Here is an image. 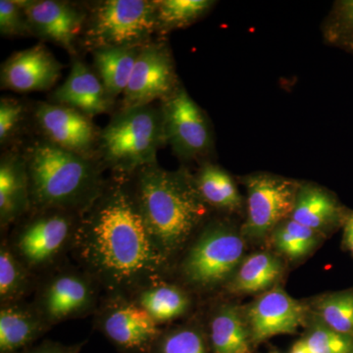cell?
<instances>
[{
    "instance_id": "obj_9",
    "label": "cell",
    "mask_w": 353,
    "mask_h": 353,
    "mask_svg": "<svg viewBox=\"0 0 353 353\" xmlns=\"http://www.w3.org/2000/svg\"><path fill=\"white\" fill-rule=\"evenodd\" d=\"M165 143L185 161L201 160L212 152L214 141L206 113L183 85L162 101Z\"/></svg>"
},
{
    "instance_id": "obj_26",
    "label": "cell",
    "mask_w": 353,
    "mask_h": 353,
    "mask_svg": "<svg viewBox=\"0 0 353 353\" xmlns=\"http://www.w3.org/2000/svg\"><path fill=\"white\" fill-rule=\"evenodd\" d=\"M32 272L14 253L8 241L0 246V301L19 303L32 288Z\"/></svg>"
},
{
    "instance_id": "obj_28",
    "label": "cell",
    "mask_w": 353,
    "mask_h": 353,
    "mask_svg": "<svg viewBox=\"0 0 353 353\" xmlns=\"http://www.w3.org/2000/svg\"><path fill=\"white\" fill-rule=\"evenodd\" d=\"M316 310L325 326L353 338V288L322 296Z\"/></svg>"
},
{
    "instance_id": "obj_14",
    "label": "cell",
    "mask_w": 353,
    "mask_h": 353,
    "mask_svg": "<svg viewBox=\"0 0 353 353\" xmlns=\"http://www.w3.org/2000/svg\"><path fill=\"white\" fill-rule=\"evenodd\" d=\"M15 1L24 10L34 36L76 54L75 41L87 22V12L69 2L57 0Z\"/></svg>"
},
{
    "instance_id": "obj_20",
    "label": "cell",
    "mask_w": 353,
    "mask_h": 353,
    "mask_svg": "<svg viewBox=\"0 0 353 353\" xmlns=\"http://www.w3.org/2000/svg\"><path fill=\"white\" fill-rule=\"evenodd\" d=\"M50 328L34 305L2 304L0 309V353H22Z\"/></svg>"
},
{
    "instance_id": "obj_18",
    "label": "cell",
    "mask_w": 353,
    "mask_h": 353,
    "mask_svg": "<svg viewBox=\"0 0 353 353\" xmlns=\"http://www.w3.org/2000/svg\"><path fill=\"white\" fill-rule=\"evenodd\" d=\"M32 208L24 155L8 153L0 162V224L10 226Z\"/></svg>"
},
{
    "instance_id": "obj_27",
    "label": "cell",
    "mask_w": 353,
    "mask_h": 353,
    "mask_svg": "<svg viewBox=\"0 0 353 353\" xmlns=\"http://www.w3.org/2000/svg\"><path fill=\"white\" fill-rule=\"evenodd\" d=\"M213 0H159L157 1V31L168 32L189 27L208 15Z\"/></svg>"
},
{
    "instance_id": "obj_17",
    "label": "cell",
    "mask_w": 353,
    "mask_h": 353,
    "mask_svg": "<svg viewBox=\"0 0 353 353\" xmlns=\"http://www.w3.org/2000/svg\"><path fill=\"white\" fill-rule=\"evenodd\" d=\"M52 103L68 106L92 118L109 112L113 101L99 76L75 58L68 78L53 92Z\"/></svg>"
},
{
    "instance_id": "obj_16",
    "label": "cell",
    "mask_w": 353,
    "mask_h": 353,
    "mask_svg": "<svg viewBox=\"0 0 353 353\" xmlns=\"http://www.w3.org/2000/svg\"><path fill=\"white\" fill-rule=\"evenodd\" d=\"M62 69L50 50L38 44L14 53L2 64L1 88L18 92L48 90L59 80Z\"/></svg>"
},
{
    "instance_id": "obj_21",
    "label": "cell",
    "mask_w": 353,
    "mask_h": 353,
    "mask_svg": "<svg viewBox=\"0 0 353 353\" xmlns=\"http://www.w3.org/2000/svg\"><path fill=\"white\" fill-rule=\"evenodd\" d=\"M143 46L102 48L92 50L97 75L112 101L126 90Z\"/></svg>"
},
{
    "instance_id": "obj_3",
    "label": "cell",
    "mask_w": 353,
    "mask_h": 353,
    "mask_svg": "<svg viewBox=\"0 0 353 353\" xmlns=\"http://www.w3.org/2000/svg\"><path fill=\"white\" fill-rule=\"evenodd\" d=\"M32 208L60 209L82 214L101 194L105 183L99 164L53 145L36 141L24 154Z\"/></svg>"
},
{
    "instance_id": "obj_33",
    "label": "cell",
    "mask_w": 353,
    "mask_h": 353,
    "mask_svg": "<svg viewBox=\"0 0 353 353\" xmlns=\"http://www.w3.org/2000/svg\"><path fill=\"white\" fill-rule=\"evenodd\" d=\"M0 34L3 37L34 36L24 10L15 0L0 1Z\"/></svg>"
},
{
    "instance_id": "obj_12",
    "label": "cell",
    "mask_w": 353,
    "mask_h": 353,
    "mask_svg": "<svg viewBox=\"0 0 353 353\" xmlns=\"http://www.w3.org/2000/svg\"><path fill=\"white\" fill-rule=\"evenodd\" d=\"M180 85L168 44L150 41L141 48L126 90L122 108L150 105L164 101Z\"/></svg>"
},
{
    "instance_id": "obj_23",
    "label": "cell",
    "mask_w": 353,
    "mask_h": 353,
    "mask_svg": "<svg viewBox=\"0 0 353 353\" xmlns=\"http://www.w3.org/2000/svg\"><path fill=\"white\" fill-rule=\"evenodd\" d=\"M213 353H250L252 340L245 318L234 305L225 304L215 311L209 325Z\"/></svg>"
},
{
    "instance_id": "obj_19",
    "label": "cell",
    "mask_w": 353,
    "mask_h": 353,
    "mask_svg": "<svg viewBox=\"0 0 353 353\" xmlns=\"http://www.w3.org/2000/svg\"><path fill=\"white\" fill-rule=\"evenodd\" d=\"M345 211L347 208L333 192L314 183H301L290 218L318 233H324L341 227Z\"/></svg>"
},
{
    "instance_id": "obj_15",
    "label": "cell",
    "mask_w": 353,
    "mask_h": 353,
    "mask_svg": "<svg viewBox=\"0 0 353 353\" xmlns=\"http://www.w3.org/2000/svg\"><path fill=\"white\" fill-rule=\"evenodd\" d=\"M306 309L285 290H267L248 308L245 320L252 343L278 334H294L303 326Z\"/></svg>"
},
{
    "instance_id": "obj_35",
    "label": "cell",
    "mask_w": 353,
    "mask_h": 353,
    "mask_svg": "<svg viewBox=\"0 0 353 353\" xmlns=\"http://www.w3.org/2000/svg\"><path fill=\"white\" fill-rule=\"evenodd\" d=\"M85 343L63 345L57 341H46L39 345H32L22 353H80Z\"/></svg>"
},
{
    "instance_id": "obj_24",
    "label": "cell",
    "mask_w": 353,
    "mask_h": 353,
    "mask_svg": "<svg viewBox=\"0 0 353 353\" xmlns=\"http://www.w3.org/2000/svg\"><path fill=\"white\" fill-rule=\"evenodd\" d=\"M194 180L199 194L209 208L228 212H238L243 208V199L233 176L219 165L202 162Z\"/></svg>"
},
{
    "instance_id": "obj_29",
    "label": "cell",
    "mask_w": 353,
    "mask_h": 353,
    "mask_svg": "<svg viewBox=\"0 0 353 353\" xmlns=\"http://www.w3.org/2000/svg\"><path fill=\"white\" fill-rule=\"evenodd\" d=\"M276 248L292 260L303 259L315 248L319 233L299 224L292 218L285 220L273 232Z\"/></svg>"
},
{
    "instance_id": "obj_8",
    "label": "cell",
    "mask_w": 353,
    "mask_h": 353,
    "mask_svg": "<svg viewBox=\"0 0 353 353\" xmlns=\"http://www.w3.org/2000/svg\"><path fill=\"white\" fill-rule=\"evenodd\" d=\"M246 189V219L241 234L262 239L294 211L301 183L285 176L254 173L241 179Z\"/></svg>"
},
{
    "instance_id": "obj_37",
    "label": "cell",
    "mask_w": 353,
    "mask_h": 353,
    "mask_svg": "<svg viewBox=\"0 0 353 353\" xmlns=\"http://www.w3.org/2000/svg\"><path fill=\"white\" fill-rule=\"evenodd\" d=\"M290 353H311L310 350L306 345V343H304L303 339V340L296 341L294 343V347H292V350H290Z\"/></svg>"
},
{
    "instance_id": "obj_7",
    "label": "cell",
    "mask_w": 353,
    "mask_h": 353,
    "mask_svg": "<svg viewBox=\"0 0 353 353\" xmlns=\"http://www.w3.org/2000/svg\"><path fill=\"white\" fill-rule=\"evenodd\" d=\"M80 215L60 209H37L16 229L9 245L32 273L43 270L72 248Z\"/></svg>"
},
{
    "instance_id": "obj_36",
    "label": "cell",
    "mask_w": 353,
    "mask_h": 353,
    "mask_svg": "<svg viewBox=\"0 0 353 353\" xmlns=\"http://www.w3.org/2000/svg\"><path fill=\"white\" fill-rule=\"evenodd\" d=\"M343 243L345 250L350 252L353 257V211L347 208L343 225Z\"/></svg>"
},
{
    "instance_id": "obj_11",
    "label": "cell",
    "mask_w": 353,
    "mask_h": 353,
    "mask_svg": "<svg viewBox=\"0 0 353 353\" xmlns=\"http://www.w3.org/2000/svg\"><path fill=\"white\" fill-rule=\"evenodd\" d=\"M99 331L124 353H150L161 331L152 316L134 301L113 296L97 318Z\"/></svg>"
},
{
    "instance_id": "obj_30",
    "label": "cell",
    "mask_w": 353,
    "mask_h": 353,
    "mask_svg": "<svg viewBox=\"0 0 353 353\" xmlns=\"http://www.w3.org/2000/svg\"><path fill=\"white\" fill-rule=\"evenodd\" d=\"M325 43L353 55V0L334 2L322 25Z\"/></svg>"
},
{
    "instance_id": "obj_5",
    "label": "cell",
    "mask_w": 353,
    "mask_h": 353,
    "mask_svg": "<svg viewBox=\"0 0 353 353\" xmlns=\"http://www.w3.org/2000/svg\"><path fill=\"white\" fill-rule=\"evenodd\" d=\"M157 1L105 0L99 2L87 20L85 46L102 48L143 46L157 31Z\"/></svg>"
},
{
    "instance_id": "obj_32",
    "label": "cell",
    "mask_w": 353,
    "mask_h": 353,
    "mask_svg": "<svg viewBox=\"0 0 353 353\" xmlns=\"http://www.w3.org/2000/svg\"><path fill=\"white\" fill-rule=\"evenodd\" d=\"M311 353H353V338L315 323L303 338Z\"/></svg>"
},
{
    "instance_id": "obj_1",
    "label": "cell",
    "mask_w": 353,
    "mask_h": 353,
    "mask_svg": "<svg viewBox=\"0 0 353 353\" xmlns=\"http://www.w3.org/2000/svg\"><path fill=\"white\" fill-rule=\"evenodd\" d=\"M72 248L97 285L113 296L161 280L169 263L146 227L131 183H108L80 215Z\"/></svg>"
},
{
    "instance_id": "obj_10",
    "label": "cell",
    "mask_w": 353,
    "mask_h": 353,
    "mask_svg": "<svg viewBox=\"0 0 353 353\" xmlns=\"http://www.w3.org/2000/svg\"><path fill=\"white\" fill-rule=\"evenodd\" d=\"M97 285L85 271H58L39 288L34 307L50 327L83 317L97 305Z\"/></svg>"
},
{
    "instance_id": "obj_34",
    "label": "cell",
    "mask_w": 353,
    "mask_h": 353,
    "mask_svg": "<svg viewBox=\"0 0 353 353\" xmlns=\"http://www.w3.org/2000/svg\"><path fill=\"white\" fill-rule=\"evenodd\" d=\"M24 116V105L17 99L2 97L0 101V143L4 145L19 128Z\"/></svg>"
},
{
    "instance_id": "obj_22",
    "label": "cell",
    "mask_w": 353,
    "mask_h": 353,
    "mask_svg": "<svg viewBox=\"0 0 353 353\" xmlns=\"http://www.w3.org/2000/svg\"><path fill=\"white\" fill-rule=\"evenodd\" d=\"M132 301L145 309L157 325L182 317L190 306L187 292L178 285L158 280L134 292Z\"/></svg>"
},
{
    "instance_id": "obj_25",
    "label": "cell",
    "mask_w": 353,
    "mask_h": 353,
    "mask_svg": "<svg viewBox=\"0 0 353 353\" xmlns=\"http://www.w3.org/2000/svg\"><path fill=\"white\" fill-rule=\"evenodd\" d=\"M283 273V264L269 252H255L243 260L228 283L234 294H255L272 287Z\"/></svg>"
},
{
    "instance_id": "obj_6",
    "label": "cell",
    "mask_w": 353,
    "mask_h": 353,
    "mask_svg": "<svg viewBox=\"0 0 353 353\" xmlns=\"http://www.w3.org/2000/svg\"><path fill=\"white\" fill-rule=\"evenodd\" d=\"M245 241L226 223H211L190 245L181 265L185 282L199 289H211L231 280L243 262Z\"/></svg>"
},
{
    "instance_id": "obj_13",
    "label": "cell",
    "mask_w": 353,
    "mask_h": 353,
    "mask_svg": "<svg viewBox=\"0 0 353 353\" xmlns=\"http://www.w3.org/2000/svg\"><path fill=\"white\" fill-rule=\"evenodd\" d=\"M34 117L46 141L69 152L92 157L99 132L92 118L76 109L48 102L36 106Z\"/></svg>"
},
{
    "instance_id": "obj_2",
    "label": "cell",
    "mask_w": 353,
    "mask_h": 353,
    "mask_svg": "<svg viewBox=\"0 0 353 353\" xmlns=\"http://www.w3.org/2000/svg\"><path fill=\"white\" fill-rule=\"evenodd\" d=\"M134 199L158 250L170 262L209 214L194 176L185 169L168 171L157 163L134 174Z\"/></svg>"
},
{
    "instance_id": "obj_31",
    "label": "cell",
    "mask_w": 353,
    "mask_h": 353,
    "mask_svg": "<svg viewBox=\"0 0 353 353\" xmlns=\"http://www.w3.org/2000/svg\"><path fill=\"white\" fill-rule=\"evenodd\" d=\"M150 353H209L203 334L192 327H181L160 334Z\"/></svg>"
},
{
    "instance_id": "obj_4",
    "label": "cell",
    "mask_w": 353,
    "mask_h": 353,
    "mask_svg": "<svg viewBox=\"0 0 353 353\" xmlns=\"http://www.w3.org/2000/svg\"><path fill=\"white\" fill-rule=\"evenodd\" d=\"M164 145L161 108L150 104L121 109L99 132L97 150L106 167L127 176L157 163L158 150Z\"/></svg>"
}]
</instances>
